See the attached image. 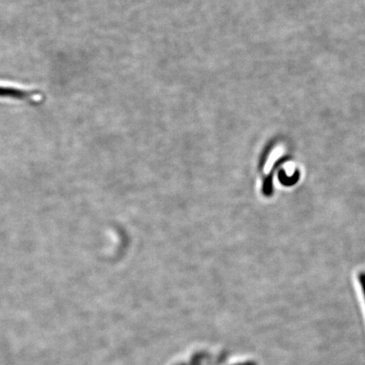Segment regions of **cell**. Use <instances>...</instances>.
I'll list each match as a JSON object with an SVG mask.
<instances>
[{
  "mask_svg": "<svg viewBox=\"0 0 365 365\" xmlns=\"http://www.w3.org/2000/svg\"><path fill=\"white\" fill-rule=\"evenodd\" d=\"M38 97L34 91L18 89L11 86H0V98L24 100V101L36 102Z\"/></svg>",
  "mask_w": 365,
  "mask_h": 365,
  "instance_id": "cell-1",
  "label": "cell"
},
{
  "mask_svg": "<svg viewBox=\"0 0 365 365\" xmlns=\"http://www.w3.org/2000/svg\"><path fill=\"white\" fill-rule=\"evenodd\" d=\"M360 282H361V285L364 290V294L365 295V273L360 274Z\"/></svg>",
  "mask_w": 365,
  "mask_h": 365,
  "instance_id": "cell-2",
  "label": "cell"
}]
</instances>
